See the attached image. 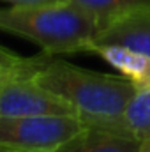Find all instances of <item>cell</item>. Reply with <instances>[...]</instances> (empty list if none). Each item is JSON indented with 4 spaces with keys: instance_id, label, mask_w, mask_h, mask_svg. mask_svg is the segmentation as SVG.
I'll list each match as a JSON object with an SVG mask.
<instances>
[{
    "instance_id": "cell-1",
    "label": "cell",
    "mask_w": 150,
    "mask_h": 152,
    "mask_svg": "<svg viewBox=\"0 0 150 152\" xmlns=\"http://www.w3.org/2000/svg\"><path fill=\"white\" fill-rule=\"evenodd\" d=\"M34 78L41 87L64 99L85 126L122 133V115L136 92L134 83L127 78L90 71L51 58V55Z\"/></svg>"
},
{
    "instance_id": "cell-2",
    "label": "cell",
    "mask_w": 150,
    "mask_h": 152,
    "mask_svg": "<svg viewBox=\"0 0 150 152\" xmlns=\"http://www.w3.org/2000/svg\"><path fill=\"white\" fill-rule=\"evenodd\" d=\"M97 30L87 11L66 0L0 7V32L28 39L51 57L88 51Z\"/></svg>"
},
{
    "instance_id": "cell-3",
    "label": "cell",
    "mask_w": 150,
    "mask_h": 152,
    "mask_svg": "<svg viewBox=\"0 0 150 152\" xmlns=\"http://www.w3.org/2000/svg\"><path fill=\"white\" fill-rule=\"evenodd\" d=\"M85 124L74 115L0 117V149L51 152Z\"/></svg>"
},
{
    "instance_id": "cell-4",
    "label": "cell",
    "mask_w": 150,
    "mask_h": 152,
    "mask_svg": "<svg viewBox=\"0 0 150 152\" xmlns=\"http://www.w3.org/2000/svg\"><path fill=\"white\" fill-rule=\"evenodd\" d=\"M28 115H74V110L64 99L41 87L34 75L4 76L0 80V117Z\"/></svg>"
},
{
    "instance_id": "cell-5",
    "label": "cell",
    "mask_w": 150,
    "mask_h": 152,
    "mask_svg": "<svg viewBox=\"0 0 150 152\" xmlns=\"http://www.w3.org/2000/svg\"><path fill=\"white\" fill-rule=\"evenodd\" d=\"M92 44H120L150 57V9L131 12L106 25L95 34Z\"/></svg>"
},
{
    "instance_id": "cell-6",
    "label": "cell",
    "mask_w": 150,
    "mask_h": 152,
    "mask_svg": "<svg viewBox=\"0 0 150 152\" xmlns=\"http://www.w3.org/2000/svg\"><path fill=\"white\" fill-rule=\"evenodd\" d=\"M141 143V140L131 134L97 126H83L51 152H140Z\"/></svg>"
},
{
    "instance_id": "cell-7",
    "label": "cell",
    "mask_w": 150,
    "mask_h": 152,
    "mask_svg": "<svg viewBox=\"0 0 150 152\" xmlns=\"http://www.w3.org/2000/svg\"><path fill=\"white\" fill-rule=\"evenodd\" d=\"M88 51H92V53L99 55L103 60H106L124 78L133 81L134 87L143 78L150 62V57L140 53V51H134L127 46H120V44H92L88 48Z\"/></svg>"
},
{
    "instance_id": "cell-8",
    "label": "cell",
    "mask_w": 150,
    "mask_h": 152,
    "mask_svg": "<svg viewBox=\"0 0 150 152\" xmlns=\"http://www.w3.org/2000/svg\"><path fill=\"white\" fill-rule=\"evenodd\" d=\"M66 2L87 11L95 20L99 30L122 16L150 9V0H66Z\"/></svg>"
},
{
    "instance_id": "cell-9",
    "label": "cell",
    "mask_w": 150,
    "mask_h": 152,
    "mask_svg": "<svg viewBox=\"0 0 150 152\" xmlns=\"http://www.w3.org/2000/svg\"><path fill=\"white\" fill-rule=\"evenodd\" d=\"M122 133L138 140L150 138V88H136L122 115Z\"/></svg>"
},
{
    "instance_id": "cell-10",
    "label": "cell",
    "mask_w": 150,
    "mask_h": 152,
    "mask_svg": "<svg viewBox=\"0 0 150 152\" xmlns=\"http://www.w3.org/2000/svg\"><path fill=\"white\" fill-rule=\"evenodd\" d=\"M5 4L12 5H32V4H51V2H60V0H0Z\"/></svg>"
},
{
    "instance_id": "cell-11",
    "label": "cell",
    "mask_w": 150,
    "mask_h": 152,
    "mask_svg": "<svg viewBox=\"0 0 150 152\" xmlns=\"http://www.w3.org/2000/svg\"><path fill=\"white\" fill-rule=\"evenodd\" d=\"M140 152H150V138L143 140V143H141V151Z\"/></svg>"
},
{
    "instance_id": "cell-12",
    "label": "cell",
    "mask_w": 150,
    "mask_h": 152,
    "mask_svg": "<svg viewBox=\"0 0 150 152\" xmlns=\"http://www.w3.org/2000/svg\"><path fill=\"white\" fill-rule=\"evenodd\" d=\"M0 152H18V151H7V149H0Z\"/></svg>"
}]
</instances>
